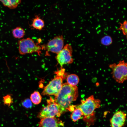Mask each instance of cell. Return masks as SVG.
<instances>
[{
    "instance_id": "cell-2",
    "label": "cell",
    "mask_w": 127,
    "mask_h": 127,
    "mask_svg": "<svg viewBox=\"0 0 127 127\" xmlns=\"http://www.w3.org/2000/svg\"><path fill=\"white\" fill-rule=\"evenodd\" d=\"M56 75L54 78L44 87L42 92L43 95H57L63 85V80L66 77L65 69L63 68L55 72Z\"/></svg>"
},
{
    "instance_id": "cell-10",
    "label": "cell",
    "mask_w": 127,
    "mask_h": 127,
    "mask_svg": "<svg viewBox=\"0 0 127 127\" xmlns=\"http://www.w3.org/2000/svg\"><path fill=\"white\" fill-rule=\"evenodd\" d=\"M64 125L62 122L56 117H48L41 119L39 127H59Z\"/></svg>"
},
{
    "instance_id": "cell-15",
    "label": "cell",
    "mask_w": 127,
    "mask_h": 127,
    "mask_svg": "<svg viewBox=\"0 0 127 127\" xmlns=\"http://www.w3.org/2000/svg\"><path fill=\"white\" fill-rule=\"evenodd\" d=\"M12 33L14 37L20 39L23 37L25 35V32L22 28L20 27H17L13 29Z\"/></svg>"
},
{
    "instance_id": "cell-3",
    "label": "cell",
    "mask_w": 127,
    "mask_h": 127,
    "mask_svg": "<svg viewBox=\"0 0 127 127\" xmlns=\"http://www.w3.org/2000/svg\"><path fill=\"white\" fill-rule=\"evenodd\" d=\"M81 103L76 108H80L83 112L84 118H90L94 115L95 110L100 106V101L95 99L93 95L89 97L85 100H82Z\"/></svg>"
},
{
    "instance_id": "cell-5",
    "label": "cell",
    "mask_w": 127,
    "mask_h": 127,
    "mask_svg": "<svg viewBox=\"0 0 127 127\" xmlns=\"http://www.w3.org/2000/svg\"><path fill=\"white\" fill-rule=\"evenodd\" d=\"M109 67L112 70V77L116 82L122 83L127 80V62L124 60H120L117 64H110Z\"/></svg>"
},
{
    "instance_id": "cell-9",
    "label": "cell",
    "mask_w": 127,
    "mask_h": 127,
    "mask_svg": "<svg viewBox=\"0 0 127 127\" xmlns=\"http://www.w3.org/2000/svg\"><path fill=\"white\" fill-rule=\"evenodd\" d=\"M126 116V114L121 111L115 113L110 120L111 127H121L125 123Z\"/></svg>"
},
{
    "instance_id": "cell-19",
    "label": "cell",
    "mask_w": 127,
    "mask_h": 127,
    "mask_svg": "<svg viewBox=\"0 0 127 127\" xmlns=\"http://www.w3.org/2000/svg\"><path fill=\"white\" fill-rule=\"evenodd\" d=\"M112 42L111 37L109 36H106L102 38L101 40V44L107 46L111 44Z\"/></svg>"
},
{
    "instance_id": "cell-11",
    "label": "cell",
    "mask_w": 127,
    "mask_h": 127,
    "mask_svg": "<svg viewBox=\"0 0 127 127\" xmlns=\"http://www.w3.org/2000/svg\"><path fill=\"white\" fill-rule=\"evenodd\" d=\"M31 26L36 29L41 30L44 27V22L38 16H36L33 19Z\"/></svg>"
},
{
    "instance_id": "cell-12",
    "label": "cell",
    "mask_w": 127,
    "mask_h": 127,
    "mask_svg": "<svg viewBox=\"0 0 127 127\" xmlns=\"http://www.w3.org/2000/svg\"><path fill=\"white\" fill-rule=\"evenodd\" d=\"M5 6L7 7L10 9H14L17 7L21 2L20 0H0Z\"/></svg>"
},
{
    "instance_id": "cell-8",
    "label": "cell",
    "mask_w": 127,
    "mask_h": 127,
    "mask_svg": "<svg viewBox=\"0 0 127 127\" xmlns=\"http://www.w3.org/2000/svg\"><path fill=\"white\" fill-rule=\"evenodd\" d=\"M72 52V49L71 45L67 44L57 54L56 58L61 67L64 65L71 64L73 62Z\"/></svg>"
},
{
    "instance_id": "cell-18",
    "label": "cell",
    "mask_w": 127,
    "mask_h": 127,
    "mask_svg": "<svg viewBox=\"0 0 127 127\" xmlns=\"http://www.w3.org/2000/svg\"><path fill=\"white\" fill-rule=\"evenodd\" d=\"M119 24L120 26L118 29L122 31L127 39V20L124 21L122 23H119Z\"/></svg>"
},
{
    "instance_id": "cell-7",
    "label": "cell",
    "mask_w": 127,
    "mask_h": 127,
    "mask_svg": "<svg viewBox=\"0 0 127 127\" xmlns=\"http://www.w3.org/2000/svg\"><path fill=\"white\" fill-rule=\"evenodd\" d=\"M64 39L62 35L56 36L50 40L47 43L41 45L42 49L46 50L47 53L51 52L58 54L63 49Z\"/></svg>"
},
{
    "instance_id": "cell-16",
    "label": "cell",
    "mask_w": 127,
    "mask_h": 127,
    "mask_svg": "<svg viewBox=\"0 0 127 127\" xmlns=\"http://www.w3.org/2000/svg\"><path fill=\"white\" fill-rule=\"evenodd\" d=\"M30 98L33 103L35 104H38L41 102L42 97L38 91H35L31 95Z\"/></svg>"
},
{
    "instance_id": "cell-6",
    "label": "cell",
    "mask_w": 127,
    "mask_h": 127,
    "mask_svg": "<svg viewBox=\"0 0 127 127\" xmlns=\"http://www.w3.org/2000/svg\"><path fill=\"white\" fill-rule=\"evenodd\" d=\"M19 51L21 55L36 52L39 56L41 53V46L36 43L33 40L28 38L19 40L18 43Z\"/></svg>"
},
{
    "instance_id": "cell-17",
    "label": "cell",
    "mask_w": 127,
    "mask_h": 127,
    "mask_svg": "<svg viewBox=\"0 0 127 127\" xmlns=\"http://www.w3.org/2000/svg\"><path fill=\"white\" fill-rule=\"evenodd\" d=\"M3 102L4 104L10 107L13 103V99L11 94H8L3 96Z\"/></svg>"
},
{
    "instance_id": "cell-20",
    "label": "cell",
    "mask_w": 127,
    "mask_h": 127,
    "mask_svg": "<svg viewBox=\"0 0 127 127\" xmlns=\"http://www.w3.org/2000/svg\"><path fill=\"white\" fill-rule=\"evenodd\" d=\"M22 104L23 106L26 108H30L32 107V105L31 100L28 98L24 99L22 102Z\"/></svg>"
},
{
    "instance_id": "cell-1",
    "label": "cell",
    "mask_w": 127,
    "mask_h": 127,
    "mask_svg": "<svg viewBox=\"0 0 127 127\" xmlns=\"http://www.w3.org/2000/svg\"><path fill=\"white\" fill-rule=\"evenodd\" d=\"M78 88L67 83L63 84L60 90L53 99L64 113L68 110L71 103L77 99L78 95Z\"/></svg>"
},
{
    "instance_id": "cell-13",
    "label": "cell",
    "mask_w": 127,
    "mask_h": 127,
    "mask_svg": "<svg viewBox=\"0 0 127 127\" xmlns=\"http://www.w3.org/2000/svg\"><path fill=\"white\" fill-rule=\"evenodd\" d=\"M83 115V113L80 108L76 107L71 114L70 117L73 121L75 122L80 119Z\"/></svg>"
},
{
    "instance_id": "cell-4",
    "label": "cell",
    "mask_w": 127,
    "mask_h": 127,
    "mask_svg": "<svg viewBox=\"0 0 127 127\" xmlns=\"http://www.w3.org/2000/svg\"><path fill=\"white\" fill-rule=\"evenodd\" d=\"M47 105L43 107L37 115L41 119L46 117H60L63 113L60 106L51 97L47 100Z\"/></svg>"
},
{
    "instance_id": "cell-14",
    "label": "cell",
    "mask_w": 127,
    "mask_h": 127,
    "mask_svg": "<svg viewBox=\"0 0 127 127\" xmlns=\"http://www.w3.org/2000/svg\"><path fill=\"white\" fill-rule=\"evenodd\" d=\"M67 81L68 84L73 86H76L79 82V79L77 75L72 74L67 76Z\"/></svg>"
}]
</instances>
